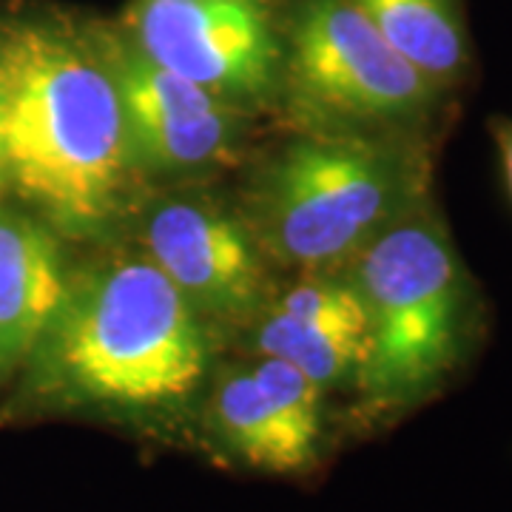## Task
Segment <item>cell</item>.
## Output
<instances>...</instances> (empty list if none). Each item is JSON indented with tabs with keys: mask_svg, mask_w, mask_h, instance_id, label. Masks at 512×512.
<instances>
[{
	"mask_svg": "<svg viewBox=\"0 0 512 512\" xmlns=\"http://www.w3.org/2000/svg\"><path fill=\"white\" fill-rule=\"evenodd\" d=\"M0 140L3 185L52 228L92 237L117 217L140 174L100 26L0 15Z\"/></svg>",
	"mask_w": 512,
	"mask_h": 512,
	"instance_id": "1",
	"label": "cell"
},
{
	"mask_svg": "<svg viewBox=\"0 0 512 512\" xmlns=\"http://www.w3.org/2000/svg\"><path fill=\"white\" fill-rule=\"evenodd\" d=\"M40 393L114 413L185 404L208 370V330L165 274L140 254L69 271L29 353Z\"/></svg>",
	"mask_w": 512,
	"mask_h": 512,
	"instance_id": "2",
	"label": "cell"
},
{
	"mask_svg": "<svg viewBox=\"0 0 512 512\" xmlns=\"http://www.w3.org/2000/svg\"><path fill=\"white\" fill-rule=\"evenodd\" d=\"M430 143L376 128L291 140L248 188L245 225L256 248L302 271L345 268L393 222L433 200Z\"/></svg>",
	"mask_w": 512,
	"mask_h": 512,
	"instance_id": "3",
	"label": "cell"
},
{
	"mask_svg": "<svg viewBox=\"0 0 512 512\" xmlns=\"http://www.w3.org/2000/svg\"><path fill=\"white\" fill-rule=\"evenodd\" d=\"M362 299L367 353L356 387L382 413L416 407L470 359L481 299L436 202L427 200L345 265Z\"/></svg>",
	"mask_w": 512,
	"mask_h": 512,
	"instance_id": "4",
	"label": "cell"
},
{
	"mask_svg": "<svg viewBox=\"0 0 512 512\" xmlns=\"http://www.w3.org/2000/svg\"><path fill=\"white\" fill-rule=\"evenodd\" d=\"M282 89L330 128L427 137L450 94L421 77L350 0H293L282 40Z\"/></svg>",
	"mask_w": 512,
	"mask_h": 512,
	"instance_id": "5",
	"label": "cell"
},
{
	"mask_svg": "<svg viewBox=\"0 0 512 512\" xmlns=\"http://www.w3.org/2000/svg\"><path fill=\"white\" fill-rule=\"evenodd\" d=\"M123 35L154 63L239 111L282 92V37L265 0H131Z\"/></svg>",
	"mask_w": 512,
	"mask_h": 512,
	"instance_id": "6",
	"label": "cell"
},
{
	"mask_svg": "<svg viewBox=\"0 0 512 512\" xmlns=\"http://www.w3.org/2000/svg\"><path fill=\"white\" fill-rule=\"evenodd\" d=\"M140 254L157 265L205 325H234L265 305L262 251L245 220L202 194H165L137 225Z\"/></svg>",
	"mask_w": 512,
	"mask_h": 512,
	"instance_id": "7",
	"label": "cell"
},
{
	"mask_svg": "<svg viewBox=\"0 0 512 512\" xmlns=\"http://www.w3.org/2000/svg\"><path fill=\"white\" fill-rule=\"evenodd\" d=\"M100 40L126 117L131 163L137 174L183 177L234 157L245 111L146 57L123 29H103Z\"/></svg>",
	"mask_w": 512,
	"mask_h": 512,
	"instance_id": "8",
	"label": "cell"
},
{
	"mask_svg": "<svg viewBox=\"0 0 512 512\" xmlns=\"http://www.w3.org/2000/svg\"><path fill=\"white\" fill-rule=\"evenodd\" d=\"M211 419L222 444L248 467L299 473L319 450L322 390L276 359L225 367L214 384Z\"/></svg>",
	"mask_w": 512,
	"mask_h": 512,
	"instance_id": "9",
	"label": "cell"
},
{
	"mask_svg": "<svg viewBox=\"0 0 512 512\" xmlns=\"http://www.w3.org/2000/svg\"><path fill=\"white\" fill-rule=\"evenodd\" d=\"M254 350L302 370L322 390L359 379L367 319L348 276L302 279L259 308Z\"/></svg>",
	"mask_w": 512,
	"mask_h": 512,
	"instance_id": "10",
	"label": "cell"
},
{
	"mask_svg": "<svg viewBox=\"0 0 512 512\" xmlns=\"http://www.w3.org/2000/svg\"><path fill=\"white\" fill-rule=\"evenodd\" d=\"M66 279L55 228L0 202V373L29 359Z\"/></svg>",
	"mask_w": 512,
	"mask_h": 512,
	"instance_id": "11",
	"label": "cell"
},
{
	"mask_svg": "<svg viewBox=\"0 0 512 512\" xmlns=\"http://www.w3.org/2000/svg\"><path fill=\"white\" fill-rule=\"evenodd\" d=\"M373 29L436 89L456 94L473 69L458 0H350Z\"/></svg>",
	"mask_w": 512,
	"mask_h": 512,
	"instance_id": "12",
	"label": "cell"
},
{
	"mask_svg": "<svg viewBox=\"0 0 512 512\" xmlns=\"http://www.w3.org/2000/svg\"><path fill=\"white\" fill-rule=\"evenodd\" d=\"M495 146H498V157H501L504 185H507V194L512 200V120L495 123Z\"/></svg>",
	"mask_w": 512,
	"mask_h": 512,
	"instance_id": "13",
	"label": "cell"
},
{
	"mask_svg": "<svg viewBox=\"0 0 512 512\" xmlns=\"http://www.w3.org/2000/svg\"><path fill=\"white\" fill-rule=\"evenodd\" d=\"M0 185H3V140H0Z\"/></svg>",
	"mask_w": 512,
	"mask_h": 512,
	"instance_id": "14",
	"label": "cell"
}]
</instances>
